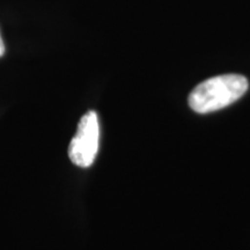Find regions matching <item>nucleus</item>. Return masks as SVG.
<instances>
[{
  "label": "nucleus",
  "instance_id": "nucleus-1",
  "mask_svg": "<svg viewBox=\"0 0 250 250\" xmlns=\"http://www.w3.org/2000/svg\"><path fill=\"white\" fill-rule=\"evenodd\" d=\"M248 80L240 74H224L203 81L190 93V108L198 114L224 109L241 99L248 90Z\"/></svg>",
  "mask_w": 250,
  "mask_h": 250
},
{
  "label": "nucleus",
  "instance_id": "nucleus-3",
  "mask_svg": "<svg viewBox=\"0 0 250 250\" xmlns=\"http://www.w3.org/2000/svg\"><path fill=\"white\" fill-rule=\"evenodd\" d=\"M5 54V44H4V41L1 39V35H0V57Z\"/></svg>",
  "mask_w": 250,
  "mask_h": 250
},
{
  "label": "nucleus",
  "instance_id": "nucleus-2",
  "mask_svg": "<svg viewBox=\"0 0 250 250\" xmlns=\"http://www.w3.org/2000/svg\"><path fill=\"white\" fill-rule=\"evenodd\" d=\"M100 124L95 111H88L80 118L76 136L68 146V158L78 167L93 165L99 151Z\"/></svg>",
  "mask_w": 250,
  "mask_h": 250
}]
</instances>
